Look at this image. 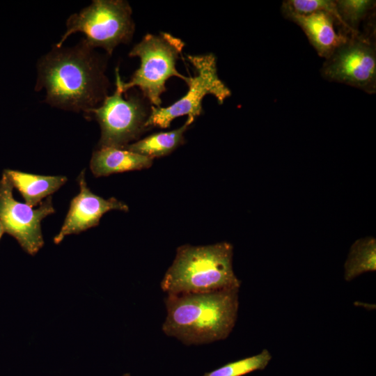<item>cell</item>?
I'll return each mask as SVG.
<instances>
[{"label":"cell","instance_id":"6da1fadb","mask_svg":"<svg viewBox=\"0 0 376 376\" xmlns=\"http://www.w3.org/2000/svg\"><path fill=\"white\" fill-rule=\"evenodd\" d=\"M105 65L84 38L71 47L55 45L38 62L35 89H45L52 107L86 114L107 96Z\"/></svg>","mask_w":376,"mask_h":376},{"label":"cell","instance_id":"7a4b0ae2","mask_svg":"<svg viewBox=\"0 0 376 376\" xmlns=\"http://www.w3.org/2000/svg\"><path fill=\"white\" fill-rule=\"evenodd\" d=\"M238 288L211 292L167 295L164 333L187 345L226 339L239 308Z\"/></svg>","mask_w":376,"mask_h":376},{"label":"cell","instance_id":"3957f363","mask_svg":"<svg viewBox=\"0 0 376 376\" xmlns=\"http://www.w3.org/2000/svg\"><path fill=\"white\" fill-rule=\"evenodd\" d=\"M233 255L232 244L226 242L180 246L161 281V288L167 295L240 288L241 281L233 269Z\"/></svg>","mask_w":376,"mask_h":376},{"label":"cell","instance_id":"277c9868","mask_svg":"<svg viewBox=\"0 0 376 376\" xmlns=\"http://www.w3.org/2000/svg\"><path fill=\"white\" fill-rule=\"evenodd\" d=\"M184 46L182 40L170 33H147L129 53L130 56L140 58V67L127 82L121 80L118 69L116 68V81L124 93L130 88L137 87L152 106L161 107V96L166 90L165 84L170 77H178L186 83L189 79V77L178 72L176 68V62Z\"/></svg>","mask_w":376,"mask_h":376},{"label":"cell","instance_id":"5b68a950","mask_svg":"<svg viewBox=\"0 0 376 376\" xmlns=\"http://www.w3.org/2000/svg\"><path fill=\"white\" fill-rule=\"evenodd\" d=\"M129 3L123 0H94L66 22V31L55 45L60 47L72 33H83L92 48L101 47L112 54L120 44L130 42L135 25Z\"/></svg>","mask_w":376,"mask_h":376},{"label":"cell","instance_id":"8992f818","mask_svg":"<svg viewBox=\"0 0 376 376\" xmlns=\"http://www.w3.org/2000/svg\"><path fill=\"white\" fill-rule=\"evenodd\" d=\"M187 58L195 69V76L190 77L187 83V93L169 107L151 106L148 128H168L175 118L182 116H187V119L194 122L203 111L202 100L206 95H213L220 104L231 95L230 90L218 76L213 54L189 55Z\"/></svg>","mask_w":376,"mask_h":376},{"label":"cell","instance_id":"52a82bcc","mask_svg":"<svg viewBox=\"0 0 376 376\" xmlns=\"http://www.w3.org/2000/svg\"><path fill=\"white\" fill-rule=\"evenodd\" d=\"M375 29L350 36L325 59L322 77L373 94L376 91Z\"/></svg>","mask_w":376,"mask_h":376},{"label":"cell","instance_id":"ba28073f","mask_svg":"<svg viewBox=\"0 0 376 376\" xmlns=\"http://www.w3.org/2000/svg\"><path fill=\"white\" fill-rule=\"evenodd\" d=\"M116 85L111 95H107L99 106L86 114L93 116L100 126L97 148H125L149 130L146 122L150 111L144 102L146 98L135 95L125 98L117 81Z\"/></svg>","mask_w":376,"mask_h":376},{"label":"cell","instance_id":"9c48e42d","mask_svg":"<svg viewBox=\"0 0 376 376\" xmlns=\"http://www.w3.org/2000/svg\"><path fill=\"white\" fill-rule=\"evenodd\" d=\"M13 189L9 178L3 172L0 180V222L5 233L13 237L25 252L34 256L45 243L41 221L55 212L52 197H47L38 208L33 209L16 201Z\"/></svg>","mask_w":376,"mask_h":376},{"label":"cell","instance_id":"30bf717a","mask_svg":"<svg viewBox=\"0 0 376 376\" xmlns=\"http://www.w3.org/2000/svg\"><path fill=\"white\" fill-rule=\"evenodd\" d=\"M77 181L79 192L72 199L62 227L54 237L56 244L67 235L79 234L97 226L102 215L110 210L128 211V206L116 198L104 199L93 193L87 186L84 170Z\"/></svg>","mask_w":376,"mask_h":376},{"label":"cell","instance_id":"8fae6325","mask_svg":"<svg viewBox=\"0 0 376 376\" xmlns=\"http://www.w3.org/2000/svg\"><path fill=\"white\" fill-rule=\"evenodd\" d=\"M283 15L302 29L317 54L324 59L351 36L334 15L324 11Z\"/></svg>","mask_w":376,"mask_h":376},{"label":"cell","instance_id":"7c38bea8","mask_svg":"<svg viewBox=\"0 0 376 376\" xmlns=\"http://www.w3.org/2000/svg\"><path fill=\"white\" fill-rule=\"evenodd\" d=\"M152 159L126 148H97L92 155L90 169L95 177L148 169Z\"/></svg>","mask_w":376,"mask_h":376},{"label":"cell","instance_id":"4fadbf2b","mask_svg":"<svg viewBox=\"0 0 376 376\" xmlns=\"http://www.w3.org/2000/svg\"><path fill=\"white\" fill-rule=\"evenodd\" d=\"M3 172L13 187L21 194L25 203L32 207L51 196L68 180L63 175H41L11 169H6Z\"/></svg>","mask_w":376,"mask_h":376},{"label":"cell","instance_id":"5bb4252c","mask_svg":"<svg viewBox=\"0 0 376 376\" xmlns=\"http://www.w3.org/2000/svg\"><path fill=\"white\" fill-rule=\"evenodd\" d=\"M192 123L187 119L184 125L178 129L152 134L130 143L125 148L152 159L167 155L184 143V134Z\"/></svg>","mask_w":376,"mask_h":376},{"label":"cell","instance_id":"9a60e30c","mask_svg":"<svg viewBox=\"0 0 376 376\" xmlns=\"http://www.w3.org/2000/svg\"><path fill=\"white\" fill-rule=\"evenodd\" d=\"M344 278L350 281L359 275L376 270V240L372 237L360 238L350 247L344 265Z\"/></svg>","mask_w":376,"mask_h":376},{"label":"cell","instance_id":"2e32d148","mask_svg":"<svg viewBox=\"0 0 376 376\" xmlns=\"http://www.w3.org/2000/svg\"><path fill=\"white\" fill-rule=\"evenodd\" d=\"M335 1L342 21L353 35L361 32L359 27L362 22L373 19L375 1L337 0Z\"/></svg>","mask_w":376,"mask_h":376},{"label":"cell","instance_id":"e0dca14e","mask_svg":"<svg viewBox=\"0 0 376 376\" xmlns=\"http://www.w3.org/2000/svg\"><path fill=\"white\" fill-rule=\"evenodd\" d=\"M271 359V353L265 349L258 354L228 363L203 376H242L265 369Z\"/></svg>","mask_w":376,"mask_h":376},{"label":"cell","instance_id":"ac0fdd59","mask_svg":"<svg viewBox=\"0 0 376 376\" xmlns=\"http://www.w3.org/2000/svg\"><path fill=\"white\" fill-rule=\"evenodd\" d=\"M283 15L292 13L295 15H306L318 11H324L334 15L345 31L352 33L346 27L342 21L338 10L335 1L332 0H288L282 3L281 7Z\"/></svg>","mask_w":376,"mask_h":376},{"label":"cell","instance_id":"d6986e66","mask_svg":"<svg viewBox=\"0 0 376 376\" xmlns=\"http://www.w3.org/2000/svg\"><path fill=\"white\" fill-rule=\"evenodd\" d=\"M5 233V230H4V228L2 225V224L0 222V240L2 237V235H3V233Z\"/></svg>","mask_w":376,"mask_h":376},{"label":"cell","instance_id":"ffe728a7","mask_svg":"<svg viewBox=\"0 0 376 376\" xmlns=\"http://www.w3.org/2000/svg\"><path fill=\"white\" fill-rule=\"evenodd\" d=\"M123 376H130V375L129 373H125Z\"/></svg>","mask_w":376,"mask_h":376}]
</instances>
